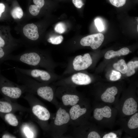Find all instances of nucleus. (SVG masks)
I'll list each match as a JSON object with an SVG mask.
<instances>
[{
  "label": "nucleus",
  "mask_w": 138,
  "mask_h": 138,
  "mask_svg": "<svg viewBox=\"0 0 138 138\" xmlns=\"http://www.w3.org/2000/svg\"><path fill=\"white\" fill-rule=\"evenodd\" d=\"M7 59L22 63L33 68L41 67L49 70L51 66L49 54L34 50L27 51L16 55H9Z\"/></svg>",
  "instance_id": "obj_1"
},
{
  "label": "nucleus",
  "mask_w": 138,
  "mask_h": 138,
  "mask_svg": "<svg viewBox=\"0 0 138 138\" xmlns=\"http://www.w3.org/2000/svg\"><path fill=\"white\" fill-rule=\"evenodd\" d=\"M17 70L30 77L43 81H48L51 79L52 76L49 71L33 68L30 69L22 68L16 67Z\"/></svg>",
  "instance_id": "obj_2"
},
{
  "label": "nucleus",
  "mask_w": 138,
  "mask_h": 138,
  "mask_svg": "<svg viewBox=\"0 0 138 138\" xmlns=\"http://www.w3.org/2000/svg\"><path fill=\"white\" fill-rule=\"evenodd\" d=\"M104 39L103 34L98 33L88 36L82 38L80 43L83 46H90L94 50L99 47L102 43Z\"/></svg>",
  "instance_id": "obj_3"
},
{
  "label": "nucleus",
  "mask_w": 138,
  "mask_h": 138,
  "mask_svg": "<svg viewBox=\"0 0 138 138\" xmlns=\"http://www.w3.org/2000/svg\"><path fill=\"white\" fill-rule=\"evenodd\" d=\"M92 62L90 54L86 53L83 56L79 55L76 56L73 60L72 65L75 70L79 71L87 68L91 65Z\"/></svg>",
  "instance_id": "obj_4"
},
{
  "label": "nucleus",
  "mask_w": 138,
  "mask_h": 138,
  "mask_svg": "<svg viewBox=\"0 0 138 138\" xmlns=\"http://www.w3.org/2000/svg\"><path fill=\"white\" fill-rule=\"evenodd\" d=\"M24 34L29 40L34 41L39 37L37 26L33 23L29 24L25 26L23 29Z\"/></svg>",
  "instance_id": "obj_5"
},
{
  "label": "nucleus",
  "mask_w": 138,
  "mask_h": 138,
  "mask_svg": "<svg viewBox=\"0 0 138 138\" xmlns=\"http://www.w3.org/2000/svg\"><path fill=\"white\" fill-rule=\"evenodd\" d=\"M137 103L132 98L126 99L125 101L122 108L123 113L127 115L134 114L137 111Z\"/></svg>",
  "instance_id": "obj_6"
},
{
  "label": "nucleus",
  "mask_w": 138,
  "mask_h": 138,
  "mask_svg": "<svg viewBox=\"0 0 138 138\" xmlns=\"http://www.w3.org/2000/svg\"><path fill=\"white\" fill-rule=\"evenodd\" d=\"M1 90L5 95L13 98H19L22 93V90L20 88L14 86H4Z\"/></svg>",
  "instance_id": "obj_7"
},
{
  "label": "nucleus",
  "mask_w": 138,
  "mask_h": 138,
  "mask_svg": "<svg viewBox=\"0 0 138 138\" xmlns=\"http://www.w3.org/2000/svg\"><path fill=\"white\" fill-rule=\"evenodd\" d=\"M71 79L74 84L79 85H88L91 81V79L88 75L81 73H78L72 75Z\"/></svg>",
  "instance_id": "obj_8"
},
{
  "label": "nucleus",
  "mask_w": 138,
  "mask_h": 138,
  "mask_svg": "<svg viewBox=\"0 0 138 138\" xmlns=\"http://www.w3.org/2000/svg\"><path fill=\"white\" fill-rule=\"evenodd\" d=\"M70 116L66 111L60 108L57 111L54 120L55 124L60 126L68 123L70 120Z\"/></svg>",
  "instance_id": "obj_9"
},
{
  "label": "nucleus",
  "mask_w": 138,
  "mask_h": 138,
  "mask_svg": "<svg viewBox=\"0 0 138 138\" xmlns=\"http://www.w3.org/2000/svg\"><path fill=\"white\" fill-rule=\"evenodd\" d=\"M32 111L33 114L40 120L46 121L50 118L49 112L43 106L38 105L35 106L32 108Z\"/></svg>",
  "instance_id": "obj_10"
},
{
  "label": "nucleus",
  "mask_w": 138,
  "mask_h": 138,
  "mask_svg": "<svg viewBox=\"0 0 138 138\" xmlns=\"http://www.w3.org/2000/svg\"><path fill=\"white\" fill-rule=\"evenodd\" d=\"M111 110L108 106L103 108H96L94 112V117L96 120L100 121L103 117L109 118L111 116Z\"/></svg>",
  "instance_id": "obj_11"
},
{
  "label": "nucleus",
  "mask_w": 138,
  "mask_h": 138,
  "mask_svg": "<svg viewBox=\"0 0 138 138\" xmlns=\"http://www.w3.org/2000/svg\"><path fill=\"white\" fill-rule=\"evenodd\" d=\"M118 89L115 86H112L107 89L102 95L101 98L103 101L109 103L114 102L115 96L117 94Z\"/></svg>",
  "instance_id": "obj_12"
},
{
  "label": "nucleus",
  "mask_w": 138,
  "mask_h": 138,
  "mask_svg": "<svg viewBox=\"0 0 138 138\" xmlns=\"http://www.w3.org/2000/svg\"><path fill=\"white\" fill-rule=\"evenodd\" d=\"M37 92L39 96L51 102L53 98V92L52 88L49 86L40 87L38 88Z\"/></svg>",
  "instance_id": "obj_13"
},
{
  "label": "nucleus",
  "mask_w": 138,
  "mask_h": 138,
  "mask_svg": "<svg viewBox=\"0 0 138 138\" xmlns=\"http://www.w3.org/2000/svg\"><path fill=\"white\" fill-rule=\"evenodd\" d=\"M86 111V108H81L78 105L76 104L73 106L70 110V116L72 119L76 120L85 114Z\"/></svg>",
  "instance_id": "obj_14"
},
{
  "label": "nucleus",
  "mask_w": 138,
  "mask_h": 138,
  "mask_svg": "<svg viewBox=\"0 0 138 138\" xmlns=\"http://www.w3.org/2000/svg\"><path fill=\"white\" fill-rule=\"evenodd\" d=\"M130 52L129 49L127 48H123L119 50L115 51L112 50L107 51L105 55L106 59H109L116 56L125 55L128 54Z\"/></svg>",
  "instance_id": "obj_15"
},
{
  "label": "nucleus",
  "mask_w": 138,
  "mask_h": 138,
  "mask_svg": "<svg viewBox=\"0 0 138 138\" xmlns=\"http://www.w3.org/2000/svg\"><path fill=\"white\" fill-rule=\"evenodd\" d=\"M62 99L64 105L67 106L70 105L73 106L77 103L79 100V98L76 95L66 94L62 96Z\"/></svg>",
  "instance_id": "obj_16"
},
{
  "label": "nucleus",
  "mask_w": 138,
  "mask_h": 138,
  "mask_svg": "<svg viewBox=\"0 0 138 138\" xmlns=\"http://www.w3.org/2000/svg\"><path fill=\"white\" fill-rule=\"evenodd\" d=\"M113 66L115 69L120 71L122 74H125L127 72V65L123 59H121L117 63H114Z\"/></svg>",
  "instance_id": "obj_17"
},
{
  "label": "nucleus",
  "mask_w": 138,
  "mask_h": 138,
  "mask_svg": "<svg viewBox=\"0 0 138 138\" xmlns=\"http://www.w3.org/2000/svg\"><path fill=\"white\" fill-rule=\"evenodd\" d=\"M127 65V69L126 73L127 76H130L135 73V69L137 68L138 66V61H130L128 63Z\"/></svg>",
  "instance_id": "obj_18"
},
{
  "label": "nucleus",
  "mask_w": 138,
  "mask_h": 138,
  "mask_svg": "<svg viewBox=\"0 0 138 138\" xmlns=\"http://www.w3.org/2000/svg\"><path fill=\"white\" fill-rule=\"evenodd\" d=\"M128 126L131 129H134L138 127V113H136L130 118L128 123Z\"/></svg>",
  "instance_id": "obj_19"
},
{
  "label": "nucleus",
  "mask_w": 138,
  "mask_h": 138,
  "mask_svg": "<svg viewBox=\"0 0 138 138\" xmlns=\"http://www.w3.org/2000/svg\"><path fill=\"white\" fill-rule=\"evenodd\" d=\"M5 119L7 122L12 126H16L18 124L17 119L16 116L12 113L6 114L5 116Z\"/></svg>",
  "instance_id": "obj_20"
},
{
  "label": "nucleus",
  "mask_w": 138,
  "mask_h": 138,
  "mask_svg": "<svg viewBox=\"0 0 138 138\" xmlns=\"http://www.w3.org/2000/svg\"><path fill=\"white\" fill-rule=\"evenodd\" d=\"M11 14L14 19H20L22 17L23 15V12L21 8L19 7H16L11 11Z\"/></svg>",
  "instance_id": "obj_21"
},
{
  "label": "nucleus",
  "mask_w": 138,
  "mask_h": 138,
  "mask_svg": "<svg viewBox=\"0 0 138 138\" xmlns=\"http://www.w3.org/2000/svg\"><path fill=\"white\" fill-rule=\"evenodd\" d=\"M12 107L9 103L5 102L0 101V112L7 113L11 111Z\"/></svg>",
  "instance_id": "obj_22"
},
{
  "label": "nucleus",
  "mask_w": 138,
  "mask_h": 138,
  "mask_svg": "<svg viewBox=\"0 0 138 138\" xmlns=\"http://www.w3.org/2000/svg\"><path fill=\"white\" fill-rule=\"evenodd\" d=\"M63 39V37L62 36L52 37L48 38L47 41L53 44H58L62 42Z\"/></svg>",
  "instance_id": "obj_23"
},
{
  "label": "nucleus",
  "mask_w": 138,
  "mask_h": 138,
  "mask_svg": "<svg viewBox=\"0 0 138 138\" xmlns=\"http://www.w3.org/2000/svg\"><path fill=\"white\" fill-rule=\"evenodd\" d=\"M113 6L119 7H122L126 4L127 0H108Z\"/></svg>",
  "instance_id": "obj_24"
},
{
  "label": "nucleus",
  "mask_w": 138,
  "mask_h": 138,
  "mask_svg": "<svg viewBox=\"0 0 138 138\" xmlns=\"http://www.w3.org/2000/svg\"><path fill=\"white\" fill-rule=\"evenodd\" d=\"M55 31L61 34L64 33L66 30V27L65 24L61 22L56 25L54 28Z\"/></svg>",
  "instance_id": "obj_25"
},
{
  "label": "nucleus",
  "mask_w": 138,
  "mask_h": 138,
  "mask_svg": "<svg viewBox=\"0 0 138 138\" xmlns=\"http://www.w3.org/2000/svg\"><path fill=\"white\" fill-rule=\"evenodd\" d=\"M40 9L35 5H31L29 7V10L31 15L36 16L39 13Z\"/></svg>",
  "instance_id": "obj_26"
},
{
  "label": "nucleus",
  "mask_w": 138,
  "mask_h": 138,
  "mask_svg": "<svg viewBox=\"0 0 138 138\" xmlns=\"http://www.w3.org/2000/svg\"><path fill=\"white\" fill-rule=\"evenodd\" d=\"M121 76L120 72L113 70L110 75V79L112 81H116L120 79Z\"/></svg>",
  "instance_id": "obj_27"
},
{
  "label": "nucleus",
  "mask_w": 138,
  "mask_h": 138,
  "mask_svg": "<svg viewBox=\"0 0 138 138\" xmlns=\"http://www.w3.org/2000/svg\"><path fill=\"white\" fill-rule=\"evenodd\" d=\"M95 25L99 31L101 32L104 30V27L102 22L99 19L97 18L95 20Z\"/></svg>",
  "instance_id": "obj_28"
},
{
  "label": "nucleus",
  "mask_w": 138,
  "mask_h": 138,
  "mask_svg": "<svg viewBox=\"0 0 138 138\" xmlns=\"http://www.w3.org/2000/svg\"><path fill=\"white\" fill-rule=\"evenodd\" d=\"M72 1L74 6L78 8H81L84 5L82 0H72Z\"/></svg>",
  "instance_id": "obj_29"
},
{
  "label": "nucleus",
  "mask_w": 138,
  "mask_h": 138,
  "mask_svg": "<svg viewBox=\"0 0 138 138\" xmlns=\"http://www.w3.org/2000/svg\"><path fill=\"white\" fill-rule=\"evenodd\" d=\"M35 5L41 9L44 4V0H33Z\"/></svg>",
  "instance_id": "obj_30"
},
{
  "label": "nucleus",
  "mask_w": 138,
  "mask_h": 138,
  "mask_svg": "<svg viewBox=\"0 0 138 138\" xmlns=\"http://www.w3.org/2000/svg\"><path fill=\"white\" fill-rule=\"evenodd\" d=\"M101 137L99 134L96 132L93 131L90 132L88 134V138H100Z\"/></svg>",
  "instance_id": "obj_31"
},
{
  "label": "nucleus",
  "mask_w": 138,
  "mask_h": 138,
  "mask_svg": "<svg viewBox=\"0 0 138 138\" xmlns=\"http://www.w3.org/2000/svg\"><path fill=\"white\" fill-rule=\"evenodd\" d=\"M24 132L27 136L28 138L33 137V133L30 129L27 128H26L24 129Z\"/></svg>",
  "instance_id": "obj_32"
},
{
  "label": "nucleus",
  "mask_w": 138,
  "mask_h": 138,
  "mask_svg": "<svg viewBox=\"0 0 138 138\" xmlns=\"http://www.w3.org/2000/svg\"><path fill=\"white\" fill-rule=\"evenodd\" d=\"M103 138H116L117 135L113 133H110L105 135L103 137Z\"/></svg>",
  "instance_id": "obj_33"
},
{
  "label": "nucleus",
  "mask_w": 138,
  "mask_h": 138,
  "mask_svg": "<svg viewBox=\"0 0 138 138\" xmlns=\"http://www.w3.org/2000/svg\"><path fill=\"white\" fill-rule=\"evenodd\" d=\"M6 53L8 54L2 48L0 47V59L3 58L6 55Z\"/></svg>",
  "instance_id": "obj_34"
},
{
  "label": "nucleus",
  "mask_w": 138,
  "mask_h": 138,
  "mask_svg": "<svg viewBox=\"0 0 138 138\" xmlns=\"http://www.w3.org/2000/svg\"><path fill=\"white\" fill-rule=\"evenodd\" d=\"M6 45L5 40L0 36V47L3 48Z\"/></svg>",
  "instance_id": "obj_35"
},
{
  "label": "nucleus",
  "mask_w": 138,
  "mask_h": 138,
  "mask_svg": "<svg viewBox=\"0 0 138 138\" xmlns=\"http://www.w3.org/2000/svg\"><path fill=\"white\" fill-rule=\"evenodd\" d=\"M5 9V6L2 3H0V17L2 14L4 12Z\"/></svg>",
  "instance_id": "obj_36"
},
{
  "label": "nucleus",
  "mask_w": 138,
  "mask_h": 138,
  "mask_svg": "<svg viewBox=\"0 0 138 138\" xmlns=\"http://www.w3.org/2000/svg\"><path fill=\"white\" fill-rule=\"evenodd\" d=\"M2 138H15V137H14L13 136H11L10 135H4L2 137Z\"/></svg>",
  "instance_id": "obj_37"
},
{
  "label": "nucleus",
  "mask_w": 138,
  "mask_h": 138,
  "mask_svg": "<svg viewBox=\"0 0 138 138\" xmlns=\"http://www.w3.org/2000/svg\"><path fill=\"white\" fill-rule=\"evenodd\" d=\"M138 25H137V31H138Z\"/></svg>",
  "instance_id": "obj_38"
}]
</instances>
